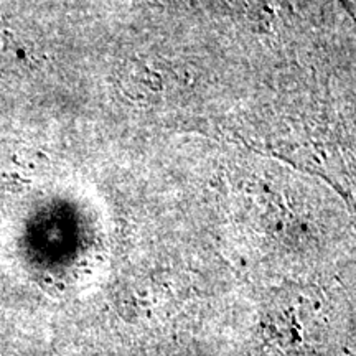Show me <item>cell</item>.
<instances>
[{
	"label": "cell",
	"mask_w": 356,
	"mask_h": 356,
	"mask_svg": "<svg viewBox=\"0 0 356 356\" xmlns=\"http://www.w3.org/2000/svg\"><path fill=\"white\" fill-rule=\"evenodd\" d=\"M341 2H343L346 10L350 12V15L353 17V20L356 22V0H341Z\"/></svg>",
	"instance_id": "cell-1"
}]
</instances>
